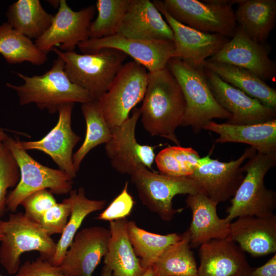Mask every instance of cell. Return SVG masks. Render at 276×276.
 Instances as JSON below:
<instances>
[{"label":"cell","instance_id":"obj_1","mask_svg":"<svg viewBox=\"0 0 276 276\" xmlns=\"http://www.w3.org/2000/svg\"><path fill=\"white\" fill-rule=\"evenodd\" d=\"M141 122L152 136L180 145L176 130L181 126L186 101L180 87L168 66L148 73V84L141 106Z\"/></svg>","mask_w":276,"mask_h":276},{"label":"cell","instance_id":"obj_2","mask_svg":"<svg viewBox=\"0 0 276 276\" xmlns=\"http://www.w3.org/2000/svg\"><path fill=\"white\" fill-rule=\"evenodd\" d=\"M24 83L6 86L15 90L21 105L35 103L40 109L50 113L57 112L61 105L70 102L81 104L93 100L85 89L70 81L64 72V62L59 57L54 60L51 68L41 75L31 77L16 73Z\"/></svg>","mask_w":276,"mask_h":276},{"label":"cell","instance_id":"obj_3","mask_svg":"<svg viewBox=\"0 0 276 276\" xmlns=\"http://www.w3.org/2000/svg\"><path fill=\"white\" fill-rule=\"evenodd\" d=\"M167 66L178 82L186 101L181 126H190L197 133L214 119L228 120L232 118L214 97L203 66H195L176 58H170Z\"/></svg>","mask_w":276,"mask_h":276},{"label":"cell","instance_id":"obj_4","mask_svg":"<svg viewBox=\"0 0 276 276\" xmlns=\"http://www.w3.org/2000/svg\"><path fill=\"white\" fill-rule=\"evenodd\" d=\"M51 51L64 62V72L73 83L87 90L98 100L110 87L127 55L113 49H103L93 54H80L74 51Z\"/></svg>","mask_w":276,"mask_h":276},{"label":"cell","instance_id":"obj_5","mask_svg":"<svg viewBox=\"0 0 276 276\" xmlns=\"http://www.w3.org/2000/svg\"><path fill=\"white\" fill-rule=\"evenodd\" d=\"M275 165L276 154L257 153L242 166L245 175L226 209L228 221L240 217H265L273 214L275 192L266 187L264 179Z\"/></svg>","mask_w":276,"mask_h":276},{"label":"cell","instance_id":"obj_6","mask_svg":"<svg viewBox=\"0 0 276 276\" xmlns=\"http://www.w3.org/2000/svg\"><path fill=\"white\" fill-rule=\"evenodd\" d=\"M4 235L0 246V263L9 274H15L20 266L21 255L37 251L40 257L50 261L54 257L56 243L40 225L22 212L12 213L7 221L0 219Z\"/></svg>","mask_w":276,"mask_h":276},{"label":"cell","instance_id":"obj_7","mask_svg":"<svg viewBox=\"0 0 276 276\" xmlns=\"http://www.w3.org/2000/svg\"><path fill=\"white\" fill-rule=\"evenodd\" d=\"M5 145L12 153L18 166L20 180L7 196L6 208L15 213L21 201L31 193L49 189L53 194L63 195L72 190L73 178L64 171L40 164L21 146L20 140L9 137Z\"/></svg>","mask_w":276,"mask_h":276},{"label":"cell","instance_id":"obj_8","mask_svg":"<svg viewBox=\"0 0 276 276\" xmlns=\"http://www.w3.org/2000/svg\"><path fill=\"white\" fill-rule=\"evenodd\" d=\"M148 73L144 66L134 61L124 63L108 90L97 100L111 129L126 121L131 110L143 100L148 84Z\"/></svg>","mask_w":276,"mask_h":276},{"label":"cell","instance_id":"obj_9","mask_svg":"<svg viewBox=\"0 0 276 276\" xmlns=\"http://www.w3.org/2000/svg\"><path fill=\"white\" fill-rule=\"evenodd\" d=\"M130 177L143 204L165 221L171 220L176 214L183 210L173 208L172 200L174 196L202 192L191 177L169 176L152 171L145 166L141 167Z\"/></svg>","mask_w":276,"mask_h":276},{"label":"cell","instance_id":"obj_10","mask_svg":"<svg viewBox=\"0 0 276 276\" xmlns=\"http://www.w3.org/2000/svg\"><path fill=\"white\" fill-rule=\"evenodd\" d=\"M239 0H164L168 13L178 22L198 31L232 37L237 26L232 5Z\"/></svg>","mask_w":276,"mask_h":276},{"label":"cell","instance_id":"obj_11","mask_svg":"<svg viewBox=\"0 0 276 276\" xmlns=\"http://www.w3.org/2000/svg\"><path fill=\"white\" fill-rule=\"evenodd\" d=\"M141 114L134 108L131 116L120 125L111 128L112 135L105 144L106 155L111 166L119 173L130 176L142 166L151 169L156 146L139 144L135 128Z\"/></svg>","mask_w":276,"mask_h":276},{"label":"cell","instance_id":"obj_12","mask_svg":"<svg viewBox=\"0 0 276 276\" xmlns=\"http://www.w3.org/2000/svg\"><path fill=\"white\" fill-rule=\"evenodd\" d=\"M256 153L250 147L238 158L228 162L212 159L208 154L200 158L197 167L190 177L210 198L218 203L226 201L234 196L244 177L242 164Z\"/></svg>","mask_w":276,"mask_h":276},{"label":"cell","instance_id":"obj_13","mask_svg":"<svg viewBox=\"0 0 276 276\" xmlns=\"http://www.w3.org/2000/svg\"><path fill=\"white\" fill-rule=\"evenodd\" d=\"M96 12L95 7L88 6L78 11L72 10L66 1L60 0L57 12L52 24L35 43L48 54L55 45L65 52L73 51L79 43L89 39V29Z\"/></svg>","mask_w":276,"mask_h":276},{"label":"cell","instance_id":"obj_14","mask_svg":"<svg viewBox=\"0 0 276 276\" xmlns=\"http://www.w3.org/2000/svg\"><path fill=\"white\" fill-rule=\"evenodd\" d=\"M77 47L83 54H93L106 48L120 51L144 66L148 72L167 67L175 50L174 41L133 39L118 34L99 39H89Z\"/></svg>","mask_w":276,"mask_h":276},{"label":"cell","instance_id":"obj_15","mask_svg":"<svg viewBox=\"0 0 276 276\" xmlns=\"http://www.w3.org/2000/svg\"><path fill=\"white\" fill-rule=\"evenodd\" d=\"M203 68L214 97L232 115V118L225 123L232 125H247L276 119V109L263 105L258 100L224 82L216 74Z\"/></svg>","mask_w":276,"mask_h":276},{"label":"cell","instance_id":"obj_16","mask_svg":"<svg viewBox=\"0 0 276 276\" xmlns=\"http://www.w3.org/2000/svg\"><path fill=\"white\" fill-rule=\"evenodd\" d=\"M207 60L243 68L263 81L273 78L276 74L275 63L265 47L252 40L238 25L232 38Z\"/></svg>","mask_w":276,"mask_h":276},{"label":"cell","instance_id":"obj_17","mask_svg":"<svg viewBox=\"0 0 276 276\" xmlns=\"http://www.w3.org/2000/svg\"><path fill=\"white\" fill-rule=\"evenodd\" d=\"M152 2L173 31L175 50L172 58L180 59L195 66H203L204 62L229 40L219 34L202 32L184 25L170 16L162 1Z\"/></svg>","mask_w":276,"mask_h":276},{"label":"cell","instance_id":"obj_18","mask_svg":"<svg viewBox=\"0 0 276 276\" xmlns=\"http://www.w3.org/2000/svg\"><path fill=\"white\" fill-rule=\"evenodd\" d=\"M109 229L91 226L78 232L59 266L68 276H91L106 254Z\"/></svg>","mask_w":276,"mask_h":276},{"label":"cell","instance_id":"obj_19","mask_svg":"<svg viewBox=\"0 0 276 276\" xmlns=\"http://www.w3.org/2000/svg\"><path fill=\"white\" fill-rule=\"evenodd\" d=\"M75 103L60 105L57 109L58 120L55 127L43 138L36 141H20L21 147L26 151L37 150L49 155L60 170L73 179L76 176L73 164V151L81 140L73 130L72 114Z\"/></svg>","mask_w":276,"mask_h":276},{"label":"cell","instance_id":"obj_20","mask_svg":"<svg viewBox=\"0 0 276 276\" xmlns=\"http://www.w3.org/2000/svg\"><path fill=\"white\" fill-rule=\"evenodd\" d=\"M245 252L227 238L200 245L198 276H250L253 269Z\"/></svg>","mask_w":276,"mask_h":276},{"label":"cell","instance_id":"obj_21","mask_svg":"<svg viewBox=\"0 0 276 276\" xmlns=\"http://www.w3.org/2000/svg\"><path fill=\"white\" fill-rule=\"evenodd\" d=\"M117 34L133 39L174 41L172 29L149 0H131Z\"/></svg>","mask_w":276,"mask_h":276},{"label":"cell","instance_id":"obj_22","mask_svg":"<svg viewBox=\"0 0 276 276\" xmlns=\"http://www.w3.org/2000/svg\"><path fill=\"white\" fill-rule=\"evenodd\" d=\"M227 239L253 257L276 252V216H243L229 225Z\"/></svg>","mask_w":276,"mask_h":276},{"label":"cell","instance_id":"obj_23","mask_svg":"<svg viewBox=\"0 0 276 276\" xmlns=\"http://www.w3.org/2000/svg\"><path fill=\"white\" fill-rule=\"evenodd\" d=\"M186 202L192 213V219L188 229L191 247H196L214 239L226 238L231 222L220 218L217 212L218 202L203 192L188 195Z\"/></svg>","mask_w":276,"mask_h":276},{"label":"cell","instance_id":"obj_24","mask_svg":"<svg viewBox=\"0 0 276 276\" xmlns=\"http://www.w3.org/2000/svg\"><path fill=\"white\" fill-rule=\"evenodd\" d=\"M202 129L219 135L217 143L247 144L262 154H276V119L247 125H232L211 121Z\"/></svg>","mask_w":276,"mask_h":276},{"label":"cell","instance_id":"obj_25","mask_svg":"<svg viewBox=\"0 0 276 276\" xmlns=\"http://www.w3.org/2000/svg\"><path fill=\"white\" fill-rule=\"evenodd\" d=\"M128 221L125 218L109 222L110 238L104 264L111 270L112 276H141L146 271L130 241Z\"/></svg>","mask_w":276,"mask_h":276},{"label":"cell","instance_id":"obj_26","mask_svg":"<svg viewBox=\"0 0 276 276\" xmlns=\"http://www.w3.org/2000/svg\"><path fill=\"white\" fill-rule=\"evenodd\" d=\"M203 66L223 81L255 98L263 105L276 109V90L255 74L233 65L206 60Z\"/></svg>","mask_w":276,"mask_h":276},{"label":"cell","instance_id":"obj_27","mask_svg":"<svg viewBox=\"0 0 276 276\" xmlns=\"http://www.w3.org/2000/svg\"><path fill=\"white\" fill-rule=\"evenodd\" d=\"M235 20L252 40L263 44L275 26V0H239Z\"/></svg>","mask_w":276,"mask_h":276},{"label":"cell","instance_id":"obj_28","mask_svg":"<svg viewBox=\"0 0 276 276\" xmlns=\"http://www.w3.org/2000/svg\"><path fill=\"white\" fill-rule=\"evenodd\" d=\"M7 22L15 30L35 40L48 29L54 15L48 13L39 0H18L6 12Z\"/></svg>","mask_w":276,"mask_h":276},{"label":"cell","instance_id":"obj_29","mask_svg":"<svg viewBox=\"0 0 276 276\" xmlns=\"http://www.w3.org/2000/svg\"><path fill=\"white\" fill-rule=\"evenodd\" d=\"M67 199L71 206V214L61 237L56 243L55 255L49 261L53 265L58 266L85 217L91 213L103 209L106 204L104 200L87 198L83 187L78 190H72Z\"/></svg>","mask_w":276,"mask_h":276},{"label":"cell","instance_id":"obj_30","mask_svg":"<svg viewBox=\"0 0 276 276\" xmlns=\"http://www.w3.org/2000/svg\"><path fill=\"white\" fill-rule=\"evenodd\" d=\"M152 267L156 276H198L188 230L164 250Z\"/></svg>","mask_w":276,"mask_h":276},{"label":"cell","instance_id":"obj_31","mask_svg":"<svg viewBox=\"0 0 276 276\" xmlns=\"http://www.w3.org/2000/svg\"><path fill=\"white\" fill-rule=\"evenodd\" d=\"M128 237L142 267H151L161 254L170 245L181 238V235L171 233L160 235L147 231L138 226L134 221H129Z\"/></svg>","mask_w":276,"mask_h":276},{"label":"cell","instance_id":"obj_32","mask_svg":"<svg viewBox=\"0 0 276 276\" xmlns=\"http://www.w3.org/2000/svg\"><path fill=\"white\" fill-rule=\"evenodd\" d=\"M0 54L9 64L24 61L32 64H43L48 60L32 40L15 30L7 22L0 25Z\"/></svg>","mask_w":276,"mask_h":276},{"label":"cell","instance_id":"obj_33","mask_svg":"<svg viewBox=\"0 0 276 276\" xmlns=\"http://www.w3.org/2000/svg\"><path fill=\"white\" fill-rule=\"evenodd\" d=\"M81 109L86 131L82 144L73 155V167L77 172L87 154L95 147L107 143L112 135L111 129L103 117L97 100L81 104Z\"/></svg>","mask_w":276,"mask_h":276},{"label":"cell","instance_id":"obj_34","mask_svg":"<svg viewBox=\"0 0 276 276\" xmlns=\"http://www.w3.org/2000/svg\"><path fill=\"white\" fill-rule=\"evenodd\" d=\"M200 157L192 147L169 146L159 152L154 161L160 173L174 177H190Z\"/></svg>","mask_w":276,"mask_h":276},{"label":"cell","instance_id":"obj_35","mask_svg":"<svg viewBox=\"0 0 276 276\" xmlns=\"http://www.w3.org/2000/svg\"><path fill=\"white\" fill-rule=\"evenodd\" d=\"M131 0H98V16L90 23L89 39H99L118 33L121 22Z\"/></svg>","mask_w":276,"mask_h":276},{"label":"cell","instance_id":"obj_36","mask_svg":"<svg viewBox=\"0 0 276 276\" xmlns=\"http://www.w3.org/2000/svg\"><path fill=\"white\" fill-rule=\"evenodd\" d=\"M17 163L11 151L5 145L0 153V219L7 209L6 199L9 188L15 187L20 180Z\"/></svg>","mask_w":276,"mask_h":276},{"label":"cell","instance_id":"obj_37","mask_svg":"<svg viewBox=\"0 0 276 276\" xmlns=\"http://www.w3.org/2000/svg\"><path fill=\"white\" fill-rule=\"evenodd\" d=\"M71 206L67 198L57 203L43 215L38 222L49 236L62 234L71 214Z\"/></svg>","mask_w":276,"mask_h":276},{"label":"cell","instance_id":"obj_38","mask_svg":"<svg viewBox=\"0 0 276 276\" xmlns=\"http://www.w3.org/2000/svg\"><path fill=\"white\" fill-rule=\"evenodd\" d=\"M56 203L53 193L47 189H42L27 196L20 205L24 208L25 215L38 223L45 212Z\"/></svg>","mask_w":276,"mask_h":276},{"label":"cell","instance_id":"obj_39","mask_svg":"<svg viewBox=\"0 0 276 276\" xmlns=\"http://www.w3.org/2000/svg\"><path fill=\"white\" fill-rule=\"evenodd\" d=\"M128 184L126 181L121 193L99 215L97 219L110 222L125 218L130 215L134 201L128 191Z\"/></svg>","mask_w":276,"mask_h":276},{"label":"cell","instance_id":"obj_40","mask_svg":"<svg viewBox=\"0 0 276 276\" xmlns=\"http://www.w3.org/2000/svg\"><path fill=\"white\" fill-rule=\"evenodd\" d=\"M14 276H68L63 273L59 266L49 261L38 257L35 261H26Z\"/></svg>","mask_w":276,"mask_h":276},{"label":"cell","instance_id":"obj_41","mask_svg":"<svg viewBox=\"0 0 276 276\" xmlns=\"http://www.w3.org/2000/svg\"><path fill=\"white\" fill-rule=\"evenodd\" d=\"M250 276H276L275 254L262 266L253 268Z\"/></svg>","mask_w":276,"mask_h":276},{"label":"cell","instance_id":"obj_42","mask_svg":"<svg viewBox=\"0 0 276 276\" xmlns=\"http://www.w3.org/2000/svg\"><path fill=\"white\" fill-rule=\"evenodd\" d=\"M8 136L5 133L3 129L0 128V153L5 147L4 142Z\"/></svg>","mask_w":276,"mask_h":276},{"label":"cell","instance_id":"obj_43","mask_svg":"<svg viewBox=\"0 0 276 276\" xmlns=\"http://www.w3.org/2000/svg\"><path fill=\"white\" fill-rule=\"evenodd\" d=\"M101 276H112L111 270L105 265L103 267Z\"/></svg>","mask_w":276,"mask_h":276},{"label":"cell","instance_id":"obj_44","mask_svg":"<svg viewBox=\"0 0 276 276\" xmlns=\"http://www.w3.org/2000/svg\"><path fill=\"white\" fill-rule=\"evenodd\" d=\"M141 276H156L155 273L152 268L150 267L147 268L145 272Z\"/></svg>","mask_w":276,"mask_h":276},{"label":"cell","instance_id":"obj_45","mask_svg":"<svg viewBox=\"0 0 276 276\" xmlns=\"http://www.w3.org/2000/svg\"><path fill=\"white\" fill-rule=\"evenodd\" d=\"M51 5L55 8L59 7L60 5V0L59 1H49Z\"/></svg>","mask_w":276,"mask_h":276},{"label":"cell","instance_id":"obj_46","mask_svg":"<svg viewBox=\"0 0 276 276\" xmlns=\"http://www.w3.org/2000/svg\"><path fill=\"white\" fill-rule=\"evenodd\" d=\"M4 238V235L2 233L1 230H0V242H1L2 241V240Z\"/></svg>","mask_w":276,"mask_h":276},{"label":"cell","instance_id":"obj_47","mask_svg":"<svg viewBox=\"0 0 276 276\" xmlns=\"http://www.w3.org/2000/svg\"><path fill=\"white\" fill-rule=\"evenodd\" d=\"M0 276H2V275L0 274Z\"/></svg>","mask_w":276,"mask_h":276}]
</instances>
